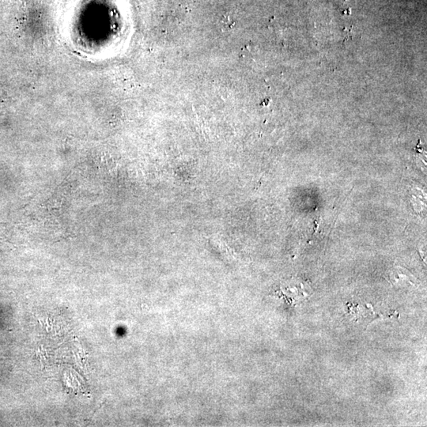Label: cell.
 Wrapping results in <instances>:
<instances>
[]
</instances>
